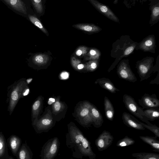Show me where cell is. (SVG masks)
<instances>
[{
    "label": "cell",
    "mask_w": 159,
    "mask_h": 159,
    "mask_svg": "<svg viewBox=\"0 0 159 159\" xmlns=\"http://www.w3.org/2000/svg\"><path fill=\"white\" fill-rule=\"evenodd\" d=\"M68 132L66 134V144L71 150L73 157L82 159L87 157L89 159H94L96 154L93 151L89 141L82 132L73 122L67 125Z\"/></svg>",
    "instance_id": "6da1fadb"
},
{
    "label": "cell",
    "mask_w": 159,
    "mask_h": 159,
    "mask_svg": "<svg viewBox=\"0 0 159 159\" xmlns=\"http://www.w3.org/2000/svg\"><path fill=\"white\" fill-rule=\"evenodd\" d=\"M138 43L131 40L128 35L121 36L114 43L111 51V56L116 58L115 61L108 70L110 72L114 68L121 60L132 53Z\"/></svg>",
    "instance_id": "7a4b0ae2"
},
{
    "label": "cell",
    "mask_w": 159,
    "mask_h": 159,
    "mask_svg": "<svg viewBox=\"0 0 159 159\" xmlns=\"http://www.w3.org/2000/svg\"><path fill=\"white\" fill-rule=\"evenodd\" d=\"M27 85L25 78H22L8 87L6 101L8 104L7 111L10 115L12 114L18 101L21 98L23 90Z\"/></svg>",
    "instance_id": "3957f363"
},
{
    "label": "cell",
    "mask_w": 159,
    "mask_h": 159,
    "mask_svg": "<svg viewBox=\"0 0 159 159\" xmlns=\"http://www.w3.org/2000/svg\"><path fill=\"white\" fill-rule=\"evenodd\" d=\"M91 104L87 101L78 103L75 108V116L77 122L84 127H88L93 124L90 108Z\"/></svg>",
    "instance_id": "277c9868"
},
{
    "label": "cell",
    "mask_w": 159,
    "mask_h": 159,
    "mask_svg": "<svg viewBox=\"0 0 159 159\" xmlns=\"http://www.w3.org/2000/svg\"><path fill=\"white\" fill-rule=\"evenodd\" d=\"M47 108L44 115L32 125L37 134L48 132L56 124V121L52 116L51 110L48 107Z\"/></svg>",
    "instance_id": "5b68a950"
},
{
    "label": "cell",
    "mask_w": 159,
    "mask_h": 159,
    "mask_svg": "<svg viewBox=\"0 0 159 159\" xmlns=\"http://www.w3.org/2000/svg\"><path fill=\"white\" fill-rule=\"evenodd\" d=\"M60 145L59 140L57 137L48 139L42 148L40 159H54L58 152Z\"/></svg>",
    "instance_id": "8992f818"
},
{
    "label": "cell",
    "mask_w": 159,
    "mask_h": 159,
    "mask_svg": "<svg viewBox=\"0 0 159 159\" xmlns=\"http://www.w3.org/2000/svg\"><path fill=\"white\" fill-rule=\"evenodd\" d=\"M154 61L153 57H147L136 62V68L140 81L148 79L153 73Z\"/></svg>",
    "instance_id": "52a82bcc"
},
{
    "label": "cell",
    "mask_w": 159,
    "mask_h": 159,
    "mask_svg": "<svg viewBox=\"0 0 159 159\" xmlns=\"http://www.w3.org/2000/svg\"><path fill=\"white\" fill-rule=\"evenodd\" d=\"M123 102L128 111L141 120L149 125H152L144 117L143 109L139 107L134 98L130 95L125 94L123 96Z\"/></svg>",
    "instance_id": "ba28073f"
},
{
    "label": "cell",
    "mask_w": 159,
    "mask_h": 159,
    "mask_svg": "<svg viewBox=\"0 0 159 159\" xmlns=\"http://www.w3.org/2000/svg\"><path fill=\"white\" fill-rule=\"evenodd\" d=\"M116 72L118 76L121 79L133 83L137 80L131 69L128 59L120 61L117 66Z\"/></svg>",
    "instance_id": "9c48e42d"
},
{
    "label": "cell",
    "mask_w": 159,
    "mask_h": 159,
    "mask_svg": "<svg viewBox=\"0 0 159 159\" xmlns=\"http://www.w3.org/2000/svg\"><path fill=\"white\" fill-rule=\"evenodd\" d=\"M60 98L59 96L57 97L52 105V116L56 121L64 118L67 109V105L65 102L60 101Z\"/></svg>",
    "instance_id": "30bf717a"
},
{
    "label": "cell",
    "mask_w": 159,
    "mask_h": 159,
    "mask_svg": "<svg viewBox=\"0 0 159 159\" xmlns=\"http://www.w3.org/2000/svg\"><path fill=\"white\" fill-rule=\"evenodd\" d=\"M138 102L142 109L159 107V100L155 94L150 95L145 93L141 99H139Z\"/></svg>",
    "instance_id": "8fae6325"
},
{
    "label": "cell",
    "mask_w": 159,
    "mask_h": 159,
    "mask_svg": "<svg viewBox=\"0 0 159 159\" xmlns=\"http://www.w3.org/2000/svg\"><path fill=\"white\" fill-rule=\"evenodd\" d=\"M93 6L100 13L109 19L116 22L119 23V20L110 8L95 0H89Z\"/></svg>",
    "instance_id": "7c38bea8"
},
{
    "label": "cell",
    "mask_w": 159,
    "mask_h": 159,
    "mask_svg": "<svg viewBox=\"0 0 159 159\" xmlns=\"http://www.w3.org/2000/svg\"><path fill=\"white\" fill-rule=\"evenodd\" d=\"M156 41L154 35H149L143 39L141 42L138 43L135 48L137 50H140L144 52L155 53Z\"/></svg>",
    "instance_id": "4fadbf2b"
},
{
    "label": "cell",
    "mask_w": 159,
    "mask_h": 159,
    "mask_svg": "<svg viewBox=\"0 0 159 159\" xmlns=\"http://www.w3.org/2000/svg\"><path fill=\"white\" fill-rule=\"evenodd\" d=\"M113 137L111 133L106 130L103 131L95 141L98 150L102 151L109 147L112 143Z\"/></svg>",
    "instance_id": "5bb4252c"
},
{
    "label": "cell",
    "mask_w": 159,
    "mask_h": 159,
    "mask_svg": "<svg viewBox=\"0 0 159 159\" xmlns=\"http://www.w3.org/2000/svg\"><path fill=\"white\" fill-rule=\"evenodd\" d=\"M122 119L124 123L129 127L140 130H144L145 129L137 119L128 113L123 112Z\"/></svg>",
    "instance_id": "9a60e30c"
},
{
    "label": "cell",
    "mask_w": 159,
    "mask_h": 159,
    "mask_svg": "<svg viewBox=\"0 0 159 159\" xmlns=\"http://www.w3.org/2000/svg\"><path fill=\"white\" fill-rule=\"evenodd\" d=\"M44 98L42 96H39L33 103L32 107L31 116L32 125L38 119V117L42 108Z\"/></svg>",
    "instance_id": "2e32d148"
},
{
    "label": "cell",
    "mask_w": 159,
    "mask_h": 159,
    "mask_svg": "<svg viewBox=\"0 0 159 159\" xmlns=\"http://www.w3.org/2000/svg\"><path fill=\"white\" fill-rule=\"evenodd\" d=\"M98 84L102 88L107 90L111 93H116L120 90L116 88L113 83L109 79L105 77L98 78L94 82Z\"/></svg>",
    "instance_id": "e0dca14e"
},
{
    "label": "cell",
    "mask_w": 159,
    "mask_h": 159,
    "mask_svg": "<svg viewBox=\"0 0 159 159\" xmlns=\"http://www.w3.org/2000/svg\"><path fill=\"white\" fill-rule=\"evenodd\" d=\"M90 110L93 120L92 125L96 128L100 127L103 122V119L100 111L92 104L91 105Z\"/></svg>",
    "instance_id": "ac0fdd59"
},
{
    "label": "cell",
    "mask_w": 159,
    "mask_h": 159,
    "mask_svg": "<svg viewBox=\"0 0 159 159\" xmlns=\"http://www.w3.org/2000/svg\"><path fill=\"white\" fill-rule=\"evenodd\" d=\"M72 27L85 32L92 34L98 33L102 30L99 26L93 24L80 23L73 25Z\"/></svg>",
    "instance_id": "d6986e66"
},
{
    "label": "cell",
    "mask_w": 159,
    "mask_h": 159,
    "mask_svg": "<svg viewBox=\"0 0 159 159\" xmlns=\"http://www.w3.org/2000/svg\"><path fill=\"white\" fill-rule=\"evenodd\" d=\"M151 3L150 9L151 11L149 24L151 26L157 23L159 20V1H153Z\"/></svg>",
    "instance_id": "ffe728a7"
},
{
    "label": "cell",
    "mask_w": 159,
    "mask_h": 159,
    "mask_svg": "<svg viewBox=\"0 0 159 159\" xmlns=\"http://www.w3.org/2000/svg\"><path fill=\"white\" fill-rule=\"evenodd\" d=\"M104 111L106 118L110 121H112L114 116L115 110L113 105L108 98L105 96L104 100Z\"/></svg>",
    "instance_id": "44dd1931"
},
{
    "label": "cell",
    "mask_w": 159,
    "mask_h": 159,
    "mask_svg": "<svg viewBox=\"0 0 159 159\" xmlns=\"http://www.w3.org/2000/svg\"><path fill=\"white\" fill-rule=\"evenodd\" d=\"M15 10L24 14H26V9L24 2L19 0H5L4 1Z\"/></svg>",
    "instance_id": "7402d4cb"
},
{
    "label": "cell",
    "mask_w": 159,
    "mask_h": 159,
    "mask_svg": "<svg viewBox=\"0 0 159 159\" xmlns=\"http://www.w3.org/2000/svg\"><path fill=\"white\" fill-rule=\"evenodd\" d=\"M143 111L144 117L147 120L154 121L159 119V108L146 109Z\"/></svg>",
    "instance_id": "603a6c76"
},
{
    "label": "cell",
    "mask_w": 159,
    "mask_h": 159,
    "mask_svg": "<svg viewBox=\"0 0 159 159\" xmlns=\"http://www.w3.org/2000/svg\"><path fill=\"white\" fill-rule=\"evenodd\" d=\"M49 59L48 56L44 54H38L32 58V61L35 64L39 66H43L47 64Z\"/></svg>",
    "instance_id": "cb8c5ba5"
},
{
    "label": "cell",
    "mask_w": 159,
    "mask_h": 159,
    "mask_svg": "<svg viewBox=\"0 0 159 159\" xmlns=\"http://www.w3.org/2000/svg\"><path fill=\"white\" fill-rule=\"evenodd\" d=\"M101 53L100 50L95 48H92L84 56L86 61L95 60L100 59Z\"/></svg>",
    "instance_id": "d4e9b609"
},
{
    "label": "cell",
    "mask_w": 159,
    "mask_h": 159,
    "mask_svg": "<svg viewBox=\"0 0 159 159\" xmlns=\"http://www.w3.org/2000/svg\"><path fill=\"white\" fill-rule=\"evenodd\" d=\"M157 137L140 136L139 138L144 142L150 145L154 149L159 151V141L156 139Z\"/></svg>",
    "instance_id": "484cf974"
},
{
    "label": "cell",
    "mask_w": 159,
    "mask_h": 159,
    "mask_svg": "<svg viewBox=\"0 0 159 159\" xmlns=\"http://www.w3.org/2000/svg\"><path fill=\"white\" fill-rule=\"evenodd\" d=\"M33 155L29 147L26 144L23 145L19 152V159H33Z\"/></svg>",
    "instance_id": "4316f807"
},
{
    "label": "cell",
    "mask_w": 159,
    "mask_h": 159,
    "mask_svg": "<svg viewBox=\"0 0 159 159\" xmlns=\"http://www.w3.org/2000/svg\"><path fill=\"white\" fill-rule=\"evenodd\" d=\"M132 155L136 159H159L158 154L152 153H137L132 154Z\"/></svg>",
    "instance_id": "83f0119b"
},
{
    "label": "cell",
    "mask_w": 159,
    "mask_h": 159,
    "mask_svg": "<svg viewBox=\"0 0 159 159\" xmlns=\"http://www.w3.org/2000/svg\"><path fill=\"white\" fill-rule=\"evenodd\" d=\"M100 60L89 61L85 64L84 70L87 72H93L96 70L99 66Z\"/></svg>",
    "instance_id": "f1b7e54d"
},
{
    "label": "cell",
    "mask_w": 159,
    "mask_h": 159,
    "mask_svg": "<svg viewBox=\"0 0 159 159\" xmlns=\"http://www.w3.org/2000/svg\"><path fill=\"white\" fill-rule=\"evenodd\" d=\"M71 64L73 68L76 70H80L85 68V64L82 63L81 61L74 57H71Z\"/></svg>",
    "instance_id": "f546056e"
},
{
    "label": "cell",
    "mask_w": 159,
    "mask_h": 159,
    "mask_svg": "<svg viewBox=\"0 0 159 159\" xmlns=\"http://www.w3.org/2000/svg\"><path fill=\"white\" fill-rule=\"evenodd\" d=\"M29 17L30 20L33 24L37 27L47 36L48 35V33L47 30L44 27L39 19L33 16L30 15Z\"/></svg>",
    "instance_id": "4dcf8cb0"
},
{
    "label": "cell",
    "mask_w": 159,
    "mask_h": 159,
    "mask_svg": "<svg viewBox=\"0 0 159 159\" xmlns=\"http://www.w3.org/2000/svg\"><path fill=\"white\" fill-rule=\"evenodd\" d=\"M135 141L133 139L126 136L123 139L118 141L116 143L118 147H125L132 145L134 143Z\"/></svg>",
    "instance_id": "1f68e13d"
},
{
    "label": "cell",
    "mask_w": 159,
    "mask_h": 159,
    "mask_svg": "<svg viewBox=\"0 0 159 159\" xmlns=\"http://www.w3.org/2000/svg\"><path fill=\"white\" fill-rule=\"evenodd\" d=\"M20 144V140L17 138V137L14 136L11 138L10 141V146L12 151L15 153L18 151Z\"/></svg>",
    "instance_id": "d6a6232c"
},
{
    "label": "cell",
    "mask_w": 159,
    "mask_h": 159,
    "mask_svg": "<svg viewBox=\"0 0 159 159\" xmlns=\"http://www.w3.org/2000/svg\"><path fill=\"white\" fill-rule=\"evenodd\" d=\"M89 49V48L86 46H80L76 49L75 54L78 57H84L88 52Z\"/></svg>",
    "instance_id": "836d02e7"
},
{
    "label": "cell",
    "mask_w": 159,
    "mask_h": 159,
    "mask_svg": "<svg viewBox=\"0 0 159 159\" xmlns=\"http://www.w3.org/2000/svg\"><path fill=\"white\" fill-rule=\"evenodd\" d=\"M139 122L144 128L149 130L155 134L156 137H159V128L155 125H149L139 121Z\"/></svg>",
    "instance_id": "e575fe53"
},
{
    "label": "cell",
    "mask_w": 159,
    "mask_h": 159,
    "mask_svg": "<svg viewBox=\"0 0 159 159\" xmlns=\"http://www.w3.org/2000/svg\"><path fill=\"white\" fill-rule=\"evenodd\" d=\"M32 3L38 13H41L43 11L42 1L41 0H31Z\"/></svg>",
    "instance_id": "d590c367"
},
{
    "label": "cell",
    "mask_w": 159,
    "mask_h": 159,
    "mask_svg": "<svg viewBox=\"0 0 159 159\" xmlns=\"http://www.w3.org/2000/svg\"><path fill=\"white\" fill-rule=\"evenodd\" d=\"M30 91V89L28 87V85H27L24 88L23 90L21 95V98H24L27 96L29 94Z\"/></svg>",
    "instance_id": "8d00e7d4"
},
{
    "label": "cell",
    "mask_w": 159,
    "mask_h": 159,
    "mask_svg": "<svg viewBox=\"0 0 159 159\" xmlns=\"http://www.w3.org/2000/svg\"><path fill=\"white\" fill-rule=\"evenodd\" d=\"M60 76L61 79H67L69 78V74L67 72L63 71L60 74Z\"/></svg>",
    "instance_id": "74e56055"
},
{
    "label": "cell",
    "mask_w": 159,
    "mask_h": 159,
    "mask_svg": "<svg viewBox=\"0 0 159 159\" xmlns=\"http://www.w3.org/2000/svg\"><path fill=\"white\" fill-rule=\"evenodd\" d=\"M159 72H158L157 75L156 76V77L155 78L154 80H151L150 82V84H159Z\"/></svg>",
    "instance_id": "f35d334b"
},
{
    "label": "cell",
    "mask_w": 159,
    "mask_h": 159,
    "mask_svg": "<svg viewBox=\"0 0 159 159\" xmlns=\"http://www.w3.org/2000/svg\"><path fill=\"white\" fill-rule=\"evenodd\" d=\"M4 148V144L2 140L0 139V154L2 153Z\"/></svg>",
    "instance_id": "ab89813d"
},
{
    "label": "cell",
    "mask_w": 159,
    "mask_h": 159,
    "mask_svg": "<svg viewBox=\"0 0 159 159\" xmlns=\"http://www.w3.org/2000/svg\"><path fill=\"white\" fill-rule=\"evenodd\" d=\"M55 99L53 98H50L49 99L48 103L49 104H52L55 102Z\"/></svg>",
    "instance_id": "60d3db41"
},
{
    "label": "cell",
    "mask_w": 159,
    "mask_h": 159,
    "mask_svg": "<svg viewBox=\"0 0 159 159\" xmlns=\"http://www.w3.org/2000/svg\"><path fill=\"white\" fill-rule=\"evenodd\" d=\"M33 79L32 78H29L26 80V81L27 84H29L32 81Z\"/></svg>",
    "instance_id": "b9f144b4"
}]
</instances>
